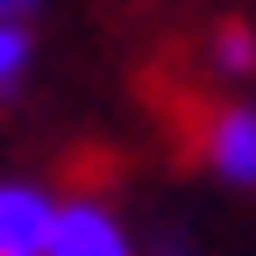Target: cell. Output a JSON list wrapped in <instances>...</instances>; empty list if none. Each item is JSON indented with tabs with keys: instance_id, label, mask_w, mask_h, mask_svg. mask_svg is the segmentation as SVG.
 I'll list each match as a JSON object with an SVG mask.
<instances>
[{
	"instance_id": "6da1fadb",
	"label": "cell",
	"mask_w": 256,
	"mask_h": 256,
	"mask_svg": "<svg viewBox=\"0 0 256 256\" xmlns=\"http://www.w3.org/2000/svg\"><path fill=\"white\" fill-rule=\"evenodd\" d=\"M43 256H136V242H128V228H121L114 206H100V200H64Z\"/></svg>"
},
{
	"instance_id": "7a4b0ae2",
	"label": "cell",
	"mask_w": 256,
	"mask_h": 256,
	"mask_svg": "<svg viewBox=\"0 0 256 256\" xmlns=\"http://www.w3.org/2000/svg\"><path fill=\"white\" fill-rule=\"evenodd\" d=\"M57 228V200L43 185H0V256H43Z\"/></svg>"
},
{
	"instance_id": "3957f363",
	"label": "cell",
	"mask_w": 256,
	"mask_h": 256,
	"mask_svg": "<svg viewBox=\"0 0 256 256\" xmlns=\"http://www.w3.org/2000/svg\"><path fill=\"white\" fill-rule=\"evenodd\" d=\"M200 150L228 185H256V107H214Z\"/></svg>"
},
{
	"instance_id": "277c9868",
	"label": "cell",
	"mask_w": 256,
	"mask_h": 256,
	"mask_svg": "<svg viewBox=\"0 0 256 256\" xmlns=\"http://www.w3.org/2000/svg\"><path fill=\"white\" fill-rule=\"evenodd\" d=\"M28 72V22H0V92H14Z\"/></svg>"
},
{
	"instance_id": "5b68a950",
	"label": "cell",
	"mask_w": 256,
	"mask_h": 256,
	"mask_svg": "<svg viewBox=\"0 0 256 256\" xmlns=\"http://www.w3.org/2000/svg\"><path fill=\"white\" fill-rule=\"evenodd\" d=\"M214 64H220V72H249V64H256V36L228 22V28L214 36Z\"/></svg>"
},
{
	"instance_id": "8992f818",
	"label": "cell",
	"mask_w": 256,
	"mask_h": 256,
	"mask_svg": "<svg viewBox=\"0 0 256 256\" xmlns=\"http://www.w3.org/2000/svg\"><path fill=\"white\" fill-rule=\"evenodd\" d=\"M28 8L36 0H0V22H28Z\"/></svg>"
}]
</instances>
